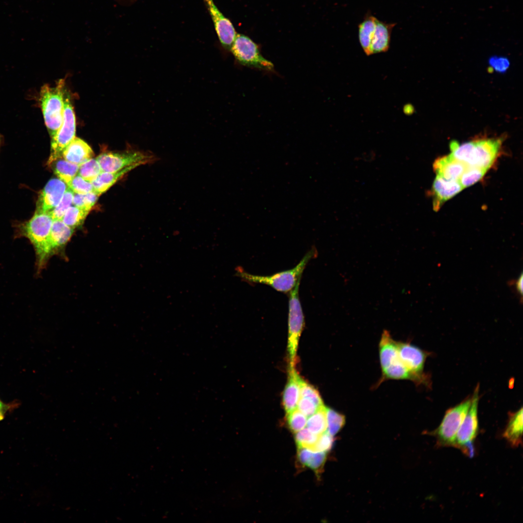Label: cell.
Wrapping results in <instances>:
<instances>
[{
	"label": "cell",
	"instance_id": "cell-1",
	"mask_svg": "<svg viewBox=\"0 0 523 523\" xmlns=\"http://www.w3.org/2000/svg\"><path fill=\"white\" fill-rule=\"evenodd\" d=\"M500 138H483L462 143L455 140L449 144L450 154L468 167L489 169L501 147Z\"/></svg>",
	"mask_w": 523,
	"mask_h": 523
},
{
	"label": "cell",
	"instance_id": "cell-2",
	"mask_svg": "<svg viewBox=\"0 0 523 523\" xmlns=\"http://www.w3.org/2000/svg\"><path fill=\"white\" fill-rule=\"evenodd\" d=\"M53 220L49 213L35 211L30 220L19 226L20 235L27 238L33 246L38 273L52 256L50 235Z\"/></svg>",
	"mask_w": 523,
	"mask_h": 523
},
{
	"label": "cell",
	"instance_id": "cell-3",
	"mask_svg": "<svg viewBox=\"0 0 523 523\" xmlns=\"http://www.w3.org/2000/svg\"><path fill=\"white\" fill-rule=\"evenodd\" d=\"M317 256V249L312 247L295 267L289 270L271 276H259L249 273L241 267H237L235 275L247 282L267 285L277 292L286 293L294 289L300 281L308 262Z\"/></svg>",
	"mask_w": 523,
	"mask_h": 523
},
{
	"label": "cell",
	"instance_id": "cell-4",
	"mask_svg": "<svg viewBox=\"0 0 523 523\" xmlns=\"http://www.w3.org/2000/svg\"><path fill=\"white\" fill-rule=\"evenodd\" d=\"M66 90L64 79H60L55 86L45 84L40 91V105L51 138L57 133L62 123Z\"/></svg>",
	"mask_w": 523,
	"mask_h": 523
},
{
	"label": "cell",
	"instance_id": "cell-5",
	"mask_svg": "<svg viewBox=\"0 0 523 523\" xmlns=\"http://www.w3.org/2000/svg\"><path fill=\"white\" fill-rule=\"evenodd\" d=\"M300 282V281L297 283L289 295L287 351L291 367H295L298 341L305 325V317L299 295Z\"/></svg>",
	"mask_w": 523,
	"mask_h": 523
},
{
	"label": "cell",
	"instance_id": "cell-6",
	"mask_svg": "<svg viewBox=\"0 0 523 523\" xmlns=\"http://www.w3.org/2000/svg\"><path fill=\"white\" fill-rule=\"evenodd\" d=\"M75 135V115L70 95L66 90L64 96L63 121L59 129L51 138L50 153L47 165H49L54 160L62 157L63 150L76 137Z\"/></svg>",
	"mask_w": 523,
	"mask_h": 523
},
{
	"label": "cell",
	"instance_id": "cell-7",
	"mask_svg": "<svg viewBox=\"0 0 523 523\" xmlns=\"http://www.w3.org/2000/svg\"><path fill=\"white\" fill-rule=\"evenodd\" d=\"M241 65L259 70L274 72V65L263 57L257 45L248 36L237 33L230 49Z\"/></svg>",
	"mask_w": 523,
	"mask_h": 523
},
{
	"label": "cell",
	"instance_id": "cell-8",
	"mask_svg": "<svg viewBox=\"0 0 523 523\" xmlns=\"http://www.w3.org/2000/svg\"><path fill=\"white\" fill-rule=\"evenodd\" d=\"M471 400L468 399L446 411L440 425L432 433L439 445L455 447L457 431L469 410Z\"/></svg>",
	"mask_w": 523,
	"mask_h": 523
},
{
	"label": "cell",
	"instance_id": "cell-9",
	"mask_svg": "<svg viewBox=\"0 0 523 523\" xmlns=\"http://www.w3.org/2000/svg\"><path fill=\"white\" fill-rule=\"evenodd\" d=\"M96 159L103 172H114L137 163L145 165L155 162L158 160L152 153L138 150L105 152L99 154Z\"/></svg>",
	"mask_w": 523,
	"mask_h": 523
},
{
	"label": "cell",
	"instance_id": "cell-10",
	"mask_svg": "<svg viewBox=\"0 0 523 523\" xmlns=\"http://www.w3.org/2000/svg\"><path fill=\"white\" fill-rule=\"evenodd\" d=\"M478 387L473 394L469 410L456 434L455 447L460 448L466 455L473 456L474 448L473 442L476 437L478 428L477 409Z\"/></svg>",
	"mask_w": 523,
	"mask_h": 523
},
{
	"label": "cell",
	"instance_id": "cell-11",
	"mask_svg": "<svg viewBox=\"0 0 523 523\" xmlns=\"http://www.w3.org/2000/svg\"><path fill=\"white\" fill-rule=\"evenodd\" d=\"M399 357L414 378V381L422 380L426 353L407 342L396 341Z\"/></svg>",
	"mask_w": 523,
	"mask_h": 523
},
{
	"label": "cell",
	"instance_id": "cell-12",
	"mask_svg": "<svg viewBox=\"0 0 523 523\" xmlns=\"http://www.w3.org/2000/svg\"><path fill=\"white\" fill-rule=\"evenodd\" d=\"M222 46L230 50L237 33L231 21L219 10L213 0H205Z\"/></svg>",
	"mask_w": 523,
	"mask_h": 523
},
{
	"label": "cell",
	"instance_id": "cell-13",
	"mask_svg": "<svg viewBox=\"0 0 523 523\" xmlns=\"http://www.w3.org/2000/svg\"><path fill=\"white\" fill-rule=\"evenodd\" d=\"M67 188L66 184L59 178L50 179L38 197L36 211L49 213L59 203Z\"/></svg>",
	"mask_w": 523,
	"mask_h": 523
},
{
	"label": "cell",
	"instance_id": "cell-14",
	"mask_svg": "<svg viewBox=\"0 0 523 523\" xmlns=\"http://www.w3.org/2000/svg\"><path fill=\"white\" fill-rule=\"evenodd\" d=\"M463 189L459 180H447L436 175L431 188L433 210L438 211L445 201Z\"/></svg>",
	"mask_w": 523,
	"mask_h": 523
},
{
	"label": "cell",
	"instance_id": "cell-15",
	"mask_svg": "<svg viewBox=\"0 0 523 523\" xmlns=\"http://www.w3.org/2000/svg\"><path fill=\"white\" fill-rule=\"evenodd\" d=\"M467 167L450 154L436 159L433 164L437 175L447 180H459Z\"/></svg>",
	"mask_w": 523,
	"mask_h": 523
},
{
	"label": "cell",
	"instance_id": "cell-16",
	"mask_svg": "<svg viewBox=\"0 0 523 523\" xmlns=\"http://www.w3.org/2000/svg\"><path fill=\"white\" fill-rule=\"evenodd\" d=\"M288 382L283 393L282 402L286 414L297 408L300 397L298 375L294 367H289Z\"/></svg>",
	"mask_w": 523,
	"mask_h": 523
},
{
	"label": "cell",
	"instance_id": "cell-17",
	"mask_svg": "<svg viewBox=\"0 0 523 523\" xmlns=\"http://www.w3.org/2000/svg\"><path fill=\"white\" fill-rule=\"evenodd\" d=\"M74 231L61 219L53 220L50 235L52 256L61 254L63 251Z\"/></svg>",
	"mask_w": 523,
	"mask_h": 523
},
{
	"label": "cell",
	"instance_id": "cell-18",
	"mask_svg": "<svg viewBox=\"0 0 523 523\" xmlns=\"http://www.w3.org/2000/svg\"><path fill=\"white\" fill-rule=\"evenodd\" d=\"M93 155L91 147L77 137L71 141L62 154V157L65 160L78 165L92 158Z\"/></svg>",
	"mask_w": 523,
	"mask_h": 523
},
{
	"label": "cell",
	"instance_id": "cell-19",
	"mask_svg": "<svg viewBox=\"0 0 523 523\" xmlns=\"http://www.w3.org/2000/svg\"><path fill=\"white\" fill-rule=\"evenodd\" d=\"M396 25L395 23H386L377 19L370 45V55L388 51L392 31Z\"/></svg>",
	"mask_w": 523,
	"mask_h": 523
},
{
	"label": "cell",
	"instance_id": "cell-20",
	"mask_svg": "<svg viewBox=\"0 0 523 523\" xmlns=\"http://www.w3.org/2000/svg\"><path fill=\"white\" fill-rule=\"evenodd\" d=\"M142 165V163H137L114 172L102 171L95 179L91 182L94 191L100 195L107 191L128 172Z\"/></svg>",
	"mask_w": 523,
	"mask_h": 523
},
{
	"label": "cell",
	"instance_id": "cell-21",
	"mask_svg": "<svg viewBox=\"0 0 523 523\" xmlns=\"http://www.w3.org/2000/svg\"><path fill=\"white\" fill-rule=\"evenodd\" d=\"M297 461L302 467H308L313 470L319 477L325 462V452L313 451L306 447H298Z\"/></svg>",
	"mask_w": 523,
	"mask_h": 523
},
{
	"label": "cell",
	"instance_id": "cell-22",
	"mask_svg": "<svg viewBox=\"0 0 523 523\" xmlns=\"http://www.w3.org/2000/svg\"><path fill=\"white\" fill-rule=\"evenodd\" d=\"M523 408L510 415L503 437L513 447L522 445L523 437Z\"/></svg>",
	"mask_w": 523,
	"mask_h": 523
},
{
	"label": "cell",
	"instance_id": "cell-23",
	"mask_svg": "<svg viewBox=\"0 0 523 523\" xmlns=\"http://www.w3.org/2000/svg\"><path fill=\"white\" fill-rule=\"evenodd\" d=\"M377 18L368 12L358 25V39L364 52L370 55V48L374 35Z\"/></svg>",
	"mask_w": 523,
	"mask_h": 523
},
{
	"label": "cell",
	"instance_id": "cell-24",
	"mask_svg": "<svg viewBox=\"0 0 523 523\" xmlns=\"http://www.w3.org/2000/svg\"><path fill=\"white\" fill-rule=\"evenodd\" d=\"M49 166L58 178L67 185L77 174L79 165L62 157L53 161Z\"/></svg>",
	"mask_w": 523,
	"mask_h": 523
},
{
	"label": "cell",
	"instance_id": "cell-25",
	"mask_svg": "<svg viewBox=\"0 0 523 523\" xmlns=\"http://www.w3.org/2000/svg\"><path fill=\"white\" fill-rule=\"evenodd\" d=\"M390 379L414 381L413 376L400 358L395 363L382 370V376L378 384Z\"/></svg>",
	"mask_w": 523,
	"mask_h": 523
},
{
	"label": "cell",
	"instance_id": "cell-26",
	"mask_svg": "<svg viewBox=\"0 0 523 523\" xmlns=\"http://www.w3.org/2000/svg\"><path fill=\"white\" fill-rule=\"evenodd\" d=\"M307 428L313 433L320 435L327 430L326 407L323 405L309 416Z\"/></svg>",
	"mask_w": 523,
	"mask_h": 523
},
{
	"label": "cell",
	"instance_id": "cell-27",
	"mask_svg": "<svg viewBox=\"0 0 523 523\" xmlns=\"http://www.w3.org/2000/svg\"><path fill=\"white\" fill-rule=\"evenodd\" d=\"M90 211L71 205L61 220L67 226L74 230L82 226Z\"/></svg>",
	"mask_w": 523,
	"mask_h": 523
},
{
	"label": "cell",
	"instance_id": "cell-28",
	"mask_svg": "<svg viewBox=\"0 0 523 523\" xmlns=\"http://www.w3.org/2000/svg\"><path fill=\"white\" fill-rule=\"evenodd\" d=\"M326 418V431L333 436L342 429L345 423V417L343 415L327 407Z\"/></svg>",
	"mask_w": 523,
	"mask_h": 523
},
{
	"label": "cell",
	"instance_id": "cell-29",
	"mask_svg": "<svg viewBox=\"0 0 523 523\" xmlns=\"http://www.w3.org/2000/svg\"><path fill=\"white\" fill-rule=\"evenodd\" d=\"M102 172L97 160L92 158L79 166L77 174L86 180L92 182Z\"/></svg>",
	"mask_w": 523,
	"mask_h": 523
},
{
	"label": "cell",
	"instance_id": "cell-30",
	"mask_svg": "<svg viewBox=\"0 0 523 523\" xmlns=\"http://www.w3.org/2000/svg\"><path fill=\"white\" fill-rule=\"evenodd\" d=\"M488 169L467 167L460 176L459 181L463 188L470 186L480 180Z\"/></svg>",
	"mask_w": 523,
	"mask_h": 523
},
{
	"label": "cell",
	"instance_id": "cell-31",
	"mask_svg": "<svg viewBox=\"0 0 523 523\" xmlns=\"http://www.w3.org/2000/svg\"><path fill=\"white\" fill-rule=\"evenodd\" d=\"M74 193L67 187L59 203L49 212L53 220L61 219L67 210L72 204Z\"/></svg>",
	"mask_w": 523,
	"mask_h": 523
},
{
	"label": "cell",
	"instance_id": "cell-32",
	"mask_svg": "<svg viewBox=\"0 0 523 523\" xmlns=\"http://www.w3.org/2000/svg\"><path fill=\"white\" fill-rule=\"evenodd\" d=\"M286 420L289 428L294 433L305 428L307 421V416L297 408L286 414Z\"/></svg>",
	"mask_w": 523,
	"mask_h": 523
},
{
	"label": "cell",
	"instance_id": "cell-33",
	"mask_svg": "<svg viewBox=\"0 0 523 523\" xmlns=\"http://www.w3.org/2000/svg\"><path fill=\"white\" fill-rule=\"evenodd\" d=\"M299 385L300 397L311 400L319 407L324 405L323 400L318 390L301 377L299 378Z\"/></svg>",
	"mask_w": 523,
	"mask_h": 523
},
{
	"label": "cell",
	"instance_id": "cell-34",
	"mask_svg": "<svg viewBox=\"0 0 523 523\" xmlns=\"http://www.w3.org/2000/svg\"><path fill=\"white\" fill-rule=\"evenodd\" d=\"M99 196L94 191L84 194L75 193L72 205L90 211L97 201Z\"/></svg>",
	"mask_w": 523,
	"mask_h": 523
},
{
	"label": "cell",
	"instance_id": "cell-35",
	"mask_svg": "<svg viewBox=\"0 0 523 523\" xmlns=\"http://www.w3.org/2000/svg\"><path fill=\"white\" fill-rule=\"evenodd\" d=\"M295 441L297 447L311 449L316 443L319 435L313 433L307 428H304L295 433Z\"/></svg>",
	"mask_w": 523,
	"mask_h": 523
},
{
	"label": "cell",
	"instance_id": "cell-36",
	"mask_svg": "<svg viewBox=\"0 0 523 523\" xmlns=\"http://www.w3.org/2000/svg\"><path fill=\"white\" fill-rule=\"evenodd\" d=\"M67 185L75 194H84L94 191L91 182L86 180L78 174Z\"/></svg>",
	"mask_w": 523,
	"mask_h": 523
},
{
	"label": "cell",
	"instance_id": "cell-37",
	"mask_svg": "<svg viewBox=\"0 0 523 523\" xmlns=\"http://www.w3.org/2000/svg\"><path fill=\"white\" fill-rule=\"evenodd\" d=\"M333 442V436L325 431L319 435L316 443L310 450L315 452H326L331 449Z\"/></svg>",
	"mask_w": 523,
	"mask_h": 523
},
{
	"label": "cell",
	"instance_id": "cell-38",
	"mask_svg": "<svg viewBox=\"0 0 523 523\" xmlns=\"http://www.w3.org/2000/svg\"><path fill=\"white\" fill-rule=\"evenodd\" d=\"M488 63L492 70L502 74L506 73L510 66V62L507 58L497 56L490 58Z\"/></svg>",
	"mask_w": 523,
	"mask_h": 523
},
{
	"label": "cell",
	"instance_id": "cell-39",
	"mask_svg": "<svg viewBox=\"0 0 523 523\" xmlns=\"http://www.w3.org/2000/svg\"><path fill=\"white\" fill-rule=\"evenodd\" d=\"M297 407V409L302 414L306 416L309 417L315 413L322 406H318L312 400L308 398L299 397Z\"/></svg>",
	"mask_w": 523,
	"mask_h": 523
},
{
	"label": "cell",
	"instance_id": "cell-40",
	"mask_svg": "<svg viewBox=\"0 0 523 523\" xmlns=\"http://www.w3.org/2000/svg\"><path fill=\"white\" fill-rule=\"evenodd\" d=\"M11 407V405L4 403L0 400V421L4 419L5 414Z\"/></svg>",
	"mask_w": 523,
	"mask_h": 523
},
{
	"label": "cell",
	"instance_id": "cell-41",
	"mask_svg": "<svg viewBox=\"0 0 523 523\" xmlns=\"http://www.w3.org/2000/svg\"><path fill=\"white\" fill-rule=\"evenodd\" d=\"M516 287L517 291L522 295L523 293V274H521V276L518 278L516 281Z\"/></svg>",
	"mask_w": 523,
	"mask_h": 523
},
{
	"label": "cell",
	"instance_id": "cell-42",
	"mask_svg": "<svg viewBox=\"0 0 523 523\" xmlns=\"http://www.w3.org/2000/svg\"><path fill=\"white\" fill-rule=\"evenodd\" d=\"M1 143V138L0 137V147Z\"/></svg>",
	"mask_w": 523,
	"mask_h": 523
}]
</instances>
